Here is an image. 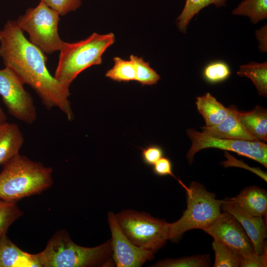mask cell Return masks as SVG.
Returning <instances> with one entry per match:
<instances>
[{"mask_svg":"<svg viewBox=\"0 0 267 267\" xmlns=\"http://www.w3.org/2000/svg\"><path fill=\"white\" fill-rule=\"evenodd\" d=\"M257 39L259 42V48L262 52L267 51V26L265 25L260 29L256 31Z\"/></svg>","mask_w":267,"mask_h":267,"instance_id":"cell-32","label":"cell"},{"mask_svg":"<svg viewBox=\"0 0 267 267\" xmlns=\"http://www.w3.org/2000/svg\"><path fill=\"white\" fill-rule=\"evenodd\" d=\"M7 121V116L0 106V124Z\"/></svg>","mask_w":267,"mask_h":267,"instance_id":"cell-33","label":"cell"},{"mask_svg":"<svg viewBox=\"0 0 267 267\" xmlns=\"http://www.w3.org/2000/svg\"><path fill=\"white\" fill-rule=\"evenodd\" d=\"M130 59L134 63L135 69V81L141 86H152L160 79V75L152 68L149 62L141 57L131 54Z\"/></svg>","mask_w":267,"mask_h":267,"instance_id":"cell-23","label":"cell"},{"mask_svg":"<svg viewBox=\"0 0 267 267\" xmlns=\"http://www.w3.org/2000/svg\"><path fill=\"white\" fill-rule=\"evenodd\" d=\"M140 149L142 160L147 166H152L164 155L163 148L158 145H149Z\"/></svg>","mask_w":267,"mask_h":267,"instance_id":"cell-30","label":"cell"},{"mask_svg":"<svg viewBox=\"0 0 267 267\" xmlns=\"http://www.w3.org/2000/svg\"><path fill=\"white\" fill-rule=\"evenodd\" d=\"M60 15H65L79 8L82 0H42Z\"/></svg>","mask_w":267,"mask_h":267,"instance_id":"cell-28","label":"cell"},{"mask_svg":"<svg viewBox=\"0 0 267 267\" xmlns=\"http://www.w3.org/2000/svg\"><path fill=\"white\" fill-rule=\"evenodd\" d=\"M15 21L8 20L0 29V56L40 97L47 110L57 108L69 121L74 118L69 100L70 89L56 80L46 65L47 57L31 43Z\"/></svg>","mask_w":267,"mask_h":267,"instance_id":"cell-1","label":"cell"},{"mask_svg":"<svg viewBox=\"0 0 267 267\" xmlns=\"http://www.w3.org/2000/svg\"><path fill=\"white\" fill-rule=\"evenodd\" d=\"M210 258L206 255H197L178 259H166L151 266L153 267H205L210 266Z\"/></svg>","mask_w":267,"mask_h":267,"instance_id":"cell-25","label":"cell"},{"mask_svg":"<svg viewBox=\"0 0 267 267\" xmlns=\"http://www.w3.org/2000/svg\"><path fill=\"white\" fill-rule=\"evenodd\" d=\"M237 74L250 79L255 86L259 95L267 96V62L257 63L252 61L240 65Z\"/></svg>","mask_w":267,"mask_h":267,"instance_id":"cell-19","label":"cell"},{"mask_svg":"<svg viewBox=\"0 0 267 267\" xmlns=\"http://www.w3.org/2000/svg\"><path fill=\"white\" fill-rule=\"evenodd\" d=\"M229 108V113L223 121L214 126L202 127V132L218 138L258 140L241 123L237 108L234 106H230Z\"/></svg>","mask_w":267,"mask_h":267,"instance_id":"cell-13","label":"cell"},{"mask_svg":"<svg viewBox=\"0 0 267 267\" xmlns=\"http://www.w3.org/2000/svg\"><path fill=\"white\" fill-rule=\"evenodd\" d=\"M227 0H186L184 7L176 20L178 30L185 33L192 18L204 7L214 4L219 7L226 5Z\"/></svg>","mask_w":267,"mask_h":267,"instance_id":"cell-20","label":"cell"},{"mask_svg":"<svg viewBox=\"0 0 267 267\" xmlns=\"http://www.w3.org/2000/svg\"><path fill=\"white\" fill-rule=\"evenodd\" d=\"M183 187L186 192L187 208L179 220L169 223V239L174 242L188 230L206 229L221 213L222 200L217 199L202 184L193 181Z\"/></svg>","mask_w":267,"mask_h":267,"instance_id":"cell-5","label":"cell"},{"mask_svg":"<svg viewBox=\"0 0 267 267\" xmlns=\"http://www.w3.org/2000/svg\"><path fill=\"white\" fill-rule=\"evenodd\" d=\"M0 173V200L17 201L39 194L53 183V169L42 163L17 155L2 165Z\"/></svg>","mask_w":267,"mask_h":267,"instance_id":"cell-2","label":"cell"},{"mask_svg":"<svg viewBox=\"0 0 267 267\" xmlns=\"http://www.w3.org/2000/svg\"><path fill=\"white\" fill-rule=\"evenodd\" d=\"M110 229L112 256L117 267H139L153 258L155 253L134 245L124 234L117 222L116 215L108 214Z\"/></svg>","mask_w":267,"mask_h":267,"instance_id":"cell-10","label":"cell"},{"mask_svg":"<svg viewBox=\"0 0 267 267\" xmlns=\"http://www.w3.org/2000/svg\"><path fill=\"white\" fill-rule=\"evenodd\" d=\"M212 247L215 254L214 267H239L240 255L237 252L215 239Z\"/></svg>","mask_w":267,"mask_h":267,"instance_id":"cell-24","label":"cell"},{"mask_svg":"<svg viewBox=\"0 0 267 267\" xmlns=\"http://www.w3.org/2000/svg\"><path fill=\"white\" fill-rule=\"evenodd\" d=\"M42 267L39 253L23 251L4 234L0 237V267Z\"/></svg>","mask_w":267,"mask_h":267,"instance_id":"cell-14","label":"cell"},{"mask_svg":"<svg viewBox=\"0 0 267 267\" xmlns=\"http://www.w3.org/2000/svg\"><path fill=\"white\" fill-rule=\"evenodd\" d=\"M115 42L113 33H93L83 40L64 42L54 77L68 89L77 77L87 68L102 63V56Z\"/></svg>","mask_w":267,"mask_h":267,"instance_id":"cell-3","label":"cell"},{"mask_svg":"<svg viewBox=\"0 0 267 267\" xmlns=\"http://www.w3.org/2000/svg\"><path fill=\"white\" fill-rule=\"evenodd\" d=\"M113 67L106 72V77L117 82L128 83L135 81V66L130 59L125 60L115 56L113 58Z\"/></svg>","mask_w":267,"mask_h":267,"instance_id":"cell-22","label":"cell"},{"mask_svg":"<svg viewBox=\"0 0 267 267\" xmlns=\"http://www.w3.org/2000/svg\"><path fill=\"white\" fill-rule=\"evenodd\" d=\"M24 82L11 68L0 69V95L9 114L27 124L37 120V112L32 95Z\"/></svg>","mask_w":267,"mask_h":267,"instance_id":"cell-9","label":"cell"},{"mask_svg":"<svg viewBox=\"0 0 267 267\" xmlns=\"http://www.w3.org/2000/svg\"><path fill=\"white\" fill-rule=\"evenodd\" d=\"M267 250L262 254L254 251L240 256L239 267H265L267 265Z\"/></svg>","mask_w":267,"mask_h":267,"instance_id":"cell-29","label":"cell"},{"mask_svg":"<svg viewBox=\"0 0 267 267\" xmlns=\"http://www.w3.org/2000/svg\"><path fill=\"white\" fill-rule=\"evenodd\" d=\"M153 173L159 176H171L178 181L179 180L173 174L172 164L168 158L162 157L153 166Z\"/></svg>","mask_w":267,"mask_h":267,"instance_id":"cell-31","label":"cell"},{"mask_svg":"<svg viewBox=\"0 0 267 267\" xmlns=\"http://www.w3.org/2000/svg\"><path fill=\"white\" fill-rule=\"evenodd\" d=\"M225 201L233 203L244 212L256 217L265 216L267 211V191L256 186L245 187L236 196Z\"/></svg>","mask_w":267,"mask_h":267,"instance_id":"cell-15","label":"cell"},{"mask_svg":"<svg viewBox=\"0 0 267 267\" xmlns=\"http://www.w3.org/2000/svg\"><path fill=\"white\" fill-rule=\"evenodd\" d=\"M42 267H88L109 265L112 255L111 240L93 247L74 243L65 230H59L39 253Z\"/></svg>","mask_w":267,"mask_h":267,"instance_id":"cell-4","label":"cell"},{"mask_svg":"<svg viewBox=\"0 0 267 267\" xmlns=\"http://www.w3.org/2000/svg\"><path fill=\"white\" fill-rule=\"evenodd\" d=\"M231 74L228 65L223 61L217 60L208 63L204 68L203 76L205 81L216 84L226 80Z\"/></svg>","mask_w":267,"mask_h":267,"instance_id":"cell-27","label":"cell"},{"mask_svg":"<svg viewBox=\"0 0 267 267\" xmlns=\"http://www.w3.org/2000/svg\"><path fill=\"white\" fill-rule=\"evenodd\" d=\"M195 103L207 127L214 126L221 123L229 113V107H225L209 92L197 97Z\"/></svg>","mask_w":267,"mask_h":267,"instance_id":"cell-17","label":"cell"},{"mask_svg":"<svg viewBox=\"0 0 267 267\" xmlns=\"http://www.w3.org/2000/svg\"><path fill=\"white\" fill-rule=\"evenodd\" d=\"M221 210L232 215L239 222L249 237L255 253L262 254L267 250V226L262 217L251 215L224 199L222 200Z\"/></svg>","mask_w":267,"mask_h":267,"instance_id":"cell-12","label":"cell"},{"mask_svg":"<svg viewBox=\"0 0 267 267\" xmlns=\"http://www.w3.org/2000/svg\"><path fill=\"white\" fill-rule=\"evenodd\" d=\"M186 134L191 141V146L186 155L189 164L192 163L194 155L200 150L217 148L233 151L267 167V145L265 142L259 140L218 138L193 129L187 130Z\"/></svg>","mask_w":267,"mask_h":267,"instance_id":"cell-8","label":"cell"},{"mask_svg":"<svg viewBox=\"0 0 267 267\" xmlns=\"http://www.w3.org/2000/svg\"><path fill=\"white\" fill-rule=\"evenodd\" d=\"M232 14L248 17L254 24L267 18V0H244L233 10Z\"/></svg>","mask_w":267,"mask_h":267,"instance_id":"cell-21","label":"cell"},{"mask_svg":"<svg viewBox=\"0 0 267 267\" xmlns=\"http://www.w3.org/2000/svg\"><path fill=\"white\" fill-rule=\"evenodd\" d=\"M59 14L43 0L30 8L15 21L18 27L29 35V41L44 53L59 51L64 41L58 34Z\"/></svg>","mask_w":267,"mask_h":267,"instance_id":"cell-7","label":"cell"},{"mask_svg":"<svg viewBox=\"0 0 267 267\" xmlns=\"http://www.w3.org/2000/svg\"><path fill=\"white\" fill-rule=\"evenodd\" d=\"M115 215L124 234L137 247L155 253L169 240V223L163 220L133 210Z\"/></svg>","mask_w":267,"mask_h":267,"instance_id":"cell-6","label":"cell"},{"mask_svg":"<svg viewBox=\"0 0 267 267\" xmlns=\"http://www.w3.org/2000/svg\"><path fill=\"white\" fill-rule=\"evenodd\" d=\"M22 214L17 202L0 200V237L6 234L10 225Z\"/></svg>","mask_w":267,"mask_h":267,"instance_id":"cell-26","label":"cell"},{"mask_svg":"<svg viewBox=\"0 0 267 267\" xmlns=\"http://www.w3.org/2000/svg\"><path fill=\"white\" fill-rule=\"evenodd\" d=\"M24 142L18 125L5 122L0 124V165H3L19 154Z\"/></svg>","mask_w":267,"mask_h":267,"instance_id":"cell-16","label":"cell"},{"mask_svg":"<svg viewBox=\"0 0 267 267\" xmlns=\"http://www.w3.org/2000/svg\"><path fill=\"white\" fill-rule=\"evenodd\" d=\"M204 231L240 256L254 252L252 243L243 227L230 214L224 212Z\"/></svg>","mask_w":267,"mask_h":267,"instance_id":"cell-11","label":"cell"},{"mask_svg":"<svg viewBox=\"0 0 267 267\" xmlns=\"http://www.w3.org/2000/svg\"><path fill=\"white\" fill-rule=\"evenodd\" d=\"M239 120L243 127L257 140L267 141V110L257 106L249 112H238Z\"/></svg>","mask_w":267,"mask_h":267,"instance_id":"cell-18","label":"cell"}]
</instances>
